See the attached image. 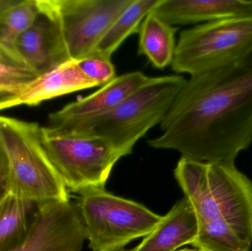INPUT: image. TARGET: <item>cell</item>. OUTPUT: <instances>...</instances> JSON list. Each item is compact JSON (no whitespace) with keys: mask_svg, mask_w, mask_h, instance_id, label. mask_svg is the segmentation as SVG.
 <instances>
[{"mask_svg":"<svg viewBox=\"0 0 252 251\" xmlns=\"http://www.w3.org/2000/svg\"><path fill=\"white\" fill-rule=\"evenodd\" d=\"M153 148L205 163H235L252 144V56L187 79Z\"/></svg>","mask_w":252,"mask_h":251,"instance_id":"6da1fadb","label":"cell"},{"mask_svg":"<svg viewBox=\"0 0 252 251\" xmlns=\"http://www.w3.org/2000/svg\"><path fill=\"white\" fill-rule=\"evenodd\" d=\"M0 140L8 162L10 194L38 204L70 200L44 148L38 123L0 115Z\"/></svg>","mask_w":252,"mask_h":251,"instance_id":"7a4b0ae2","label":"cell"},{"mask_svg":"<svg viewBox=\"0 0 252 251\" xmlns=\"http://www.w3.org/2000/svg\"><path fill=\"white\" fill-rule=\"evenodd\" d=\"M78 195V210L92 251H124L133 240L149 235L163 219L143 205L105 189Z\"/></svg>","mask_w":252,"mask_h":251,"instance_id":"3957f363","label":"cell"},{"mask_svg":"<svg viewBox=\"0 0 252 251\" xmlns=\"http://www.w3.org/2000/svg\"><path fill=\"white\" fill-rule=\"evenodd\" d=\"M252 56V16L195 25L180 32L171 63L189 76L243 61Z\"/></svg>","mask_w":252,"mask_h":251,"instance_id":"277c9868","label":"cell"},{"mask_svg":"<svg viewBox=\"0 0 252 251\" xmlns=\"http://www.w3.org/2000/svg\"><path fill=\"white\" fill-rule=\"evenodd\" d=\"M186 80L181 75L153 77L99 119L93 131L124 156L131 154L136 143L162 122Z\"/></svg>","mask_w":252,"mask_h":251,"instance_id":"5b68a950","label":"cell"},{"mask_svg":"<svg viewBox=\"0 0 252 251\" xmlns=\"http://www.w3.org/2000/svg\"><path fill=\"white\" fill-rule=\"evenodd\" d=\"M44 148L68 190L80 193L105 185L124 155L94 131L62 132L41 127Z\"/></svg>","mask_w":252,"mask_h":251,"instance_id":"8992f818","label":"cell"},{"mask_svg":"<svg viewBox=\"0 0 252 251\" xmlns=\"http://www.w3.org/2000/svg\"><path fill=\"white\" fill-rule=\"evenodd\" d=\"M133 0H52L70 60L94 53Z\"/></svg>","mask_w":252,"mask_h":251,"instance_id":"52a82bcc","label":"cell"},{"mask_svg":"<svg viewBox=\"0 0 252 251\" xmlns=\"http://www.w3.org/2000/svg\"><path fill=\"white\" fill-rule=\"evenodd\" d=\"M152 78L141 72L117 76L95 92L50 113L48 125L46 127L62 132L93 131L99 119L110 113L127 96Z\"/></svg>","mask_w":252,"mask_h":251,"instance_id":"ba28073f","label":"cell"},{"mask_svg":"<svg viewBox=\"0 0 252 251\" xmlns=\"http://www.w3.org/2000/svg\"><path fill=\"white\" fill-rule=\"evenodd\" d=\"M87 240L77 201L40 205L28 240L13 251H81Z\"/></svg>","mask_w":252,"mask_h":251,"instance_id":"9c48e42d","label":"cell"},{"mask_svg":"<svg viewBox=\"0 0 252 251\" xmlns=\"http://www.w3.org/2000/svg\"><path fill=\"white\" fill-rule=\"evenodd\" d=\"M38 4V15L18 39L16 51L24 66L40 76L70 58L52 0Z\"/></svg>","mask_w":252,"mask_h":251,"instance_id":"30bf717a","label":"cell"},{"mask_svg":"<svg viewBox=\"0 0 252 251\" xmlns=\"http://www.w3.org/2000/svg\"><path fill=\"white\" fill-rule=\"evenodd\" d=\"M208 164V180L220 218L248 244L252 242V182L235 163Z\"/></svg>","mask_w":252,"mask_h":251,"instance_id":"8fae6325","label":"cell"},{"mask_svg":"<svg viewBox=\"0 0 252 251\" xmlns=\"http://www.w3.org/2000/svg\"><path fill=\"white\" fill-rule=\"evenodd\" d=\"M171 26L252 16V0H160L152 10Z\"/></svg>","mask_w":252,"mask_h":251,"instance_id":"7c38bea8","label":"cell"},{"mask_svg":"<svg viewBox=\"0 0 252 251\" xmlns=\"http://www.w3.org/2000/svg\"><path fill=\"white\" fill-rule=\"evenodd\" d=\"M96 86V84L81 72L77 60H68L40 75L17 98L3 106L1 110L22 105L37 106L55 97Z\"/></svg>","mask_w":252,"mask_h":251,"instance_id":"4fadbf2b","label":"cell"},{"mask_svg":"<svg viewBox=\"0 0 252 251\" xmlns=\"http://www.w3.org/2000/svg\"><path fill=\"white\" fill-rule=\"evenodd\" d=\"M198 233V219L185 197L163 216L161 223L139 246L127 251H177L182 246L192 245Z\"/></svg>","mask_w":252,"mask_h":251,"instance_id":"5bb4252c","label":"cell"},{"mask_svg":"<svg viewBox=\"0 0 252 251\" xmlns=\"http://www.w3.org/2000/svg\"><path fill=\"white\" fill-rule=\"evenodd\" d=\"M175 178L188 199L198 225L220 219L208 180V164L181 157L174 170Z\"/></svg>","mask_w":252,"mask_h":251,"instance_id":"9a60e30c","label":"cell"},{"mask_svg":"<svg viewBox=\"0 0 252 251\" xmlns=\"http://www.w3.org/2000/svg\"><path fill=\"white\" fill-rule=\"evenodd\" d=\"M40 205L11 194L0 203V251H13L25 243L36 221Z\"/></svg>","mask_w":252,"mask_h":251,"instance_id":"2e32d148","label":"cell"},{"mask_svg":"<svg viewBox=\"0 0 252 251\" xmlns=\"http://www.w3.org/2000/svg\"><path fill=\"white\" fill-rule=\"evenodd\" d=\"M178 30L179 28L168 25L151 11L139 29L138 53L145 56L154 67L170 66L176 51Z\"/></svg>","mask_w":252,"mask_h":251,"instance_id":"e0dca14e","label":"cell"},{"mask_svg":"<svg viewBox=\"0 0 252 251\" xmlns=\"http://www.w3.org/2000/svg\"><path fill=\"white\" fill-rule=\"evenodd\" d=\"M38 11V0H23L19 5L0 15V63L25 67L16 51V44Z\"/></svg>","mask_w":252,"mask_h":251,"instance_id":"ac0fdd59","label":"cell"},{"mask_svg":"<svg viewBox=\"0 0 252 251\" xmlns=\"http://www.w3.org/2000/svg\"><path fill=\"white\" fill-rule=\"evenodd\" d=\"M159 1L160 0H133L108 29L94 53L112 58L113 53L126 38L132 34L139 33L144 19Z\"/></svg>","mask_w":252,"mask_h":251,"instance_id":"d6986e66","label":"cell"},{"mask_svg":"<svg viewBox=\"0 0 252 251\" xmlns=\"http://www.w3.org/2000/svg\"><path fill=\"white\" fill-rule=\"evenodd\" d=\"M191 246L200 251H249L251 247L221 218L198 225Z\"/></svg>","mask_w":252,"mask_h":251,"instance_id":"ffe728a7","label":"cell"},{"mask_svg":"<svg viewBox=\"0 0 252 251\" xmlns=\"http://www.w3.org/2000/svg\"><path fill=\"white\" fill-rule=\"evenodd\" d=\"M39 75L28 68L0 63V110L17 98Z\"/></svg>","mask_w":252,"mask_h":251,"instance_id":"44dd1931","label":"cell"},{"mask_svg":"<svg viewBox=\"0 0 252 251\" xmlns=\"http://www.w3.org/2000/svg\"><path fill=\"white\" fill-rule=\"evenodd\" d=\"M77 63L81 72L97 86H103L109 84L117 77L115 66L111 58L98 53H92L77 60Z\"/></svg>","mask_w":252,"mask_h":251,"instance_id":"7402d4cb","label":"cell"},{"mask_svg":"<svg viewBox=\"0 0 252 251\" xmlns=\"http://www.w3.org/2000/svg\"><path fill=\"white\" fill-rule=\"evenodd\" d=\"M10 195V170L4 147L0 140V203Z\"/></svg>","mask_w":252,"mask_h":251,"instance_id":"603a6c76","label":"cell"},{"mask_svg":"<svg viewBox=\"0 0 252 251\" xmlns=\"http://www.w3.org/2000/svg\"><path fill=\"white\" fill-rule=\"evenodd\" d=\"M23 0H0V15L19 5Z\"/></svg>","mask_w":252,"mask_h":251,"instance_id":"cb8c5ba5","label":"cell"},{"mask_svg":"<svg viewBox=\"0 0 252 251\" xmlns=\"http://www.w3.org/2000/svg\"><path fill=\"white\" fill-rule=\"evenodd\" d=\"M177 251H200L198 250H191V249H182V250H179Z\"/></svg>","mask_w":252,"mask_h":251,"instance_id":"d4e9b609","label":"cell"}]
</instances>
